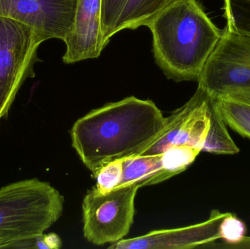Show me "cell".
<instances>
[{"label": "cell", "instance_id": "8992f818", "mask_svg": "<svg viewBox=\"0 0 250 249\" xmlns=\"http://www.w3.org/2000/svg\"><path fill=\"white\" fill-rule=\"evenodd\" d=\"M138 187H119L102 193L94 187L82 204L83 235L96 246L115 244L129 233L135 215Z\"/></svg>", "mask_w": 250, "mask_h": 249}, {"label": "cell", "instance_id": "3957f363", "mask_svg": "<svg viewBox=\"0 0 250 249\" xmlns=\"http://www.w3.org/2000/svg\"><path fill=\"white\" fill-rule=\"evenodd\" d=\"M63 196L38 178L0 189V249L42 235L62 214Z\"/></svg>", "mask_w": 250, "mask_h": 249}, {"label": "cell", "instance_id": "30bf717a", "mask_svg": "<svg viewBox=\"0 0 250 249\" xmlns=\"http://www.w3.org/2000/svg\"><path fill=\"white\" fill-rule=\"evenodd\" d=\"M62 60L73 64L97 58L105 48L102 30V0H77L73 30L64 41Z\"/></svg>", "mask_w": 250, "mask_h": 249}, {"label": "cell", "instance_id": "9c48e42d", "mask_svg": "<svg viewBox=\"0 0 250 249\" xmlns=\"http://www.w3.org/2000/svg\"><path fill=\"white\" fill-rule=\"evenodd\" d=\"M227 213L211 211L208 220L178 229L152 231L132 239L121 240L110 249H192L220 239V225Z\"/></svg>", "mask_w": 250, "mask_h": 249}, {"label": "cell", "instance_id": "ba28073f", "mask_svg": "<svg viewBox=\"0 0 250 249\" xmlns=\"http://www.w3.org/2000/svg\"><path fill=\"white\" fill-rule=\"evenodd\" d=\"M209 96L198 87L192 98L168 116L166 128L135 156L159 155L174 146L202 150L210 127Z\"/></svg>", "mask_w": 250, "mask_h": 249}, {"label": "cell", "instance_id": "8fae6325", "mask_svg": "<svg viewBox=\"0 0 250 249\" xmlns=\"http://www.w3.org/2000/svg\"><path fill=\"white\" fill-rule=\"evenodd\" d=\"M173 176L165 168L161 154L129 156L121 159L119 187L134 186L141 188L159 184Z\"/></svg>", "mask_w": 250, "mask_h": 249}, {"label": "cell", "instance_id": "4fadbf2b", "mask_svg": "<svg viewBox=\"0 0 250 249\" xmlns=\"http://www.w3.org/2000/svg\"><path fill=\"white\" fill-rule=\"evenodd\" d=\"M176 0H127L114 29V35L124 29L146 26L161 10Z\"/></svg>", "mask_w": 250, "mask_h": 249}, {"label": "cell", "instance_id": "7a4b0ae2", "mask_svg": "<svg viewBox=\"0 0 250 249\" xmlns=\"http://www.w3.org/2000/svg\"><path fill=\"white\" fill-rule=\"evenodd\" d=\"M146 26L156 63L176 82L198 81L223 34L196 0H176Z\"/></svg>", "mask_w": 250, "mask_h": 249}, {"label": "cell", "instance_id": "44dd1931", "mask_svg": "<svg viewBox=\"0 0 250 249\" xmlns=\"http://www.w3.org/2000/svg\"><path fill=\"white\" fill-rule=\"evenodd\" d=\"M241 246H242V248H250V238L245 237Z\"/></svg>", "mask_w": 250, "mask_h": 249}, {"label": "cell", "instance_id": "5b68a950", "mask_svg": "<svg viewBox=\"0 0 250 249\" xmlns=\"http://www.w3.org/2000/svg\"><path fill=\"white\" fill-rule=\"evenodd\" d=\"M42 42L29 26L0 16V121L7 115L26 79L35 77Z\"/></svg>", "mask_w": 250, "mask_h": 249}, {"label": "cell", "instance_id": "52a82bcc", "mask_svg": "<svg viewBox=\"0 0 250 249\" xmlns=\"http://www.w3.org/2000/svg\"><path fill=\"white\" fill-rule=\"evenodd\" d=\"M77 0H0V16L30 27L44 42L64 41L73 30Z\"/></svg>", "mask_w": 250, "mask_h": 249}, {"label": "cell", "instance_id": "7c38bea8", "mask_svg": "<svg viewBox=\"0 0 250 249\" xmlns=\"http://www.w3.org/2000/svg\"><path fill=\"white\" fill-rule=\"evenodd\" d=\"M208 105L210 127L201 152L224 155L239 153V148L228 131V125L222 115L217 99L209 96Z\"/></svg>", "mask_w": 250, "mask_h": 249}, {"label": "cell", "instance_id": "9a60e30c", "mask_svg": "<svg viewBox=\"0 0 250 249\" xmlns=\"http://www.w3.org/2000/svg\"><path fill=\"white\" fill-rule=\"evenodd\" d=\"M224 17L226 26L250 35V0H224Z\"/></svg>", "mask_w": 250, "mask_h": 249}, {"label": "cell", "instance_id": "2e32d148", "mask_svg": "<svg viewBox=\"0 0 250 249\" xmlns=\"http://www.w3.org/2000/svg\"><path fill=\"white\" fill-rule=\"evenodd\" d=\"M201 151L189 146H174L161 153L165 168L172 175L184 172L199 154Z\"/></svg>", "mask_w": 250, "mask_h": 249}, {"label": "cell", "instance_id": "d6986e66", "mask_svg": "<svg viewBox=\"0 0 250 249\" xmlns=\"http://www.w3.org/2000/svg\"><path fill=\"white\" fill-rule=\"evenodd\" d=\"M246 232L245 224L232 213H227L220 223V239L232 247L237 245L245 239Z\"/></svg>", "mask_w": 250, "mask_h": 249}, {"label": "cell", "instance_id": "5bb4252c", "mask_svg": "<svg viewBox=\"0 0 250 249\" xmlns=\"http://www.w3.org/2000/svg\"><path fill=\"white\" fill-rule=\"evenodd\" d=\"M226 124L242 137L250 139V105L228 99H217Z\"/></svg>", "mask_w": 250, "mask_h": 249}, {"label": "cell", "instance_id": "ac0fdd59", "mask_svg": "<svg viewBox=\"0 0 250 249\" xmlns=\"http://www.w3.org/2000/svg\"><path fill=\"white\" fill-rule=\"evenodd\" d=\"M121 175V159L108 162L98 170L94 178L96 179L95 188L101 192L107 193L120 185Z\"/></svg>", "mask_w": 250, "mask_h": 249}, {"label": "cell", "instance_id": "e0dca14e", "mask_svg": "<svg viewBox=\"0 0 250 249\" xmlns=\"http://www.w3.org/2000/svg\"><path fill=\"white\" fill-rule=\"evenodd\" d=\"M127 0H102V30L104 46L114 36V29Z\"/></svg>", "mask_w": 250, "mask_h": 249}, {"label": "cell", "instance_id": "277c9868", "mask_svg": "<svg viewBox=\"0 0 250 249\" xmlns=\"http://www.w3.org/2000/svg\"><path fill=\"white\" fill-rule=\"evenodd\" d=\"M198 82L210 97L250 105V35L226 26Z\"/></svg>", "mask_w": 250, "mask_h": 249}, {"label": "cell", "instance_id": "6da1fadb", "mask_svg": "<svg viewBox=\"0 0 250 249\" xmlns=\"http://www.w3.org/2000/svg\"><path fill=\"white\" fill-rule=\"evenodd\" d=\"M168 117L152 101L129 96L92 110L72 127V146L95 172L108 162L138 155L166 128Z\"/></svg>", "mask_w": 250, "mask_h": 249}, {"label": "cell", "instance_id": "ffe728a7", "mask_svg": "<svg viewBox=\"0 0 250 249\" xmlns=\"http://www.w3.org/2000/svg\"><path fill=\"white\" fill-rule=\"evenodd\" d=\"M62 241L57 234H42L24 241L13 244L10 249H59L61 248Z\"/></svg>", "mask_w": 250, "mask_h": 249}]
</instances>
